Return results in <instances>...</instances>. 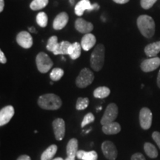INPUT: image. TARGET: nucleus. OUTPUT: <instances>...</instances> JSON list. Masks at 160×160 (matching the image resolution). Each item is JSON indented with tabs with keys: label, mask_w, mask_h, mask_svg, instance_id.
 <instances>
[{
	"label": "nucleus",
	"mask_w": 160,
	"mask_h": 160,
	"mask_svg": "<svg viewBox=\"0 0 160 160\" xmlns=\"http://www.w3.org/2000/svg\"><path fill=\"white\" fill-rule=\"evenodd\" d=\"M39 107L47 111H57L62 105L61 98L54 93H45L41 95L37 101Z\"/></svg>",
	"instance_id": "f257e3e1"
},
{
	"label": "nucleus",
	"mask_w": 160,
	"mask_h": 160,
	"mask_svg": "<svg viewBox=\"0 0 160 160\" xmlns=\"http://www.w3.org/2000/svg\"><path fill=\"white\" fill-rule=\"evenodd\" d=\"M137 27L139 31L146 38L153 37L155 33V22L148 15H141L137 19Z\"/></svg>",
	"instance_id": "f03ea898"
},
{
	"label": "nucleus",
	"mask_w": 160,
	"mask_h": 160,
	"mask_svg": "<svg viewBox=\"0 0 160 160\" xmlns=\"http://www.w3.org/2000/svg\"><path fill=\"white\" fill-rule=\"evenodd\" d=\"M91 67L95 71H99L105 63V46L99 44L95 47L91 56Z\"/></svg>",
	"instance_id": "7ed1b4c3"
},
{
	"label": "nucleus",
	"mask_w": 160,
	"mask_h": 160,
	"mask_svg": "<svg viewBox=\"0 0 160 160\" xmlns=\"http://www.w3.org/2000/svg\"><path fill=\"white\" fill-rule=\"evenodd\" d=\"M36 64L38 71L42 73H46L51 71L53 65V62L47 53L40 52L36 58Z\"/></svg>",
	"instance_id": "20e7f679"
},
{
	"label": "nucleus",
	"mask_w": 160,
	"mask_h": 160,
	"mask_svg": "<svg viewBox=\"0 0 160 160\" xmlns=\"http://www.w3.org/2000/svg\"><path fill=\"white\" fill-rule=\"evenodd\" d=\"M93 79H94V74L93 72L85 68L80 71L79 74L76 79V85L79 88H85L91 85Z\"/></svg>",
	"instance_id": "39448f33"
},
{
	"label": "nucleus",
	"mask_w": 160,
	"mask_h": 160,
	"mask_svg": "<svg viewBox=\"0 0 160 160\" xmlns=\"http://www.w3.org/2000/svg\"><path fill=\"white\" fill-rule=\"evenodd\" d=\"M118 113H119L118 106L115 103H110L106 108L105 113L100 120L101 125H105L115 122L118 117Z\"/></svg>",
	"instance_id": "423d86ee"
},
{
	"label": "nucleus",
	"mask_w": 160,
	"mask_h": 160,
	"mask_svg": "<svg viewBox=\"0 0 160 160\" xmlns=\"http://www.w3.org/2000/svg\"><path fill=\"white\" fill-rule=\"evenodd\" d=\"M139 124L143 130H148L151 127L153 114L148 108H142L139 111Z\"/></svg>",
	"instance_id": "0eeeda50"
},
{
	"label": "nucleus",
	"mask_w": 160,
	"mask_h": 160,
	"mask_svg": "<svg viewBox=\"0 0 160 160\" xmlns=\"http://www.w3.org/2000/svg\"><path fill=\"white\" fill-rule=\"evenodd\" d=\"M102 151L106 159L116 160L118 156V151L114 143L109 140H106L102 144Z\"/></svg>",
	"instance_id": "6e6552de"
},
{
	"label": "nucleus",
	"mask_w": 160,
	"mask_h": 160,
	"mask_svg": "<svg viewBox=\"0 0 160 160\" xmlns=\"http://www.w3.org/2000/svg\"><path fill=\"white\" fill-rule=\"evenodd\" d=\"M55 139L62 141L65 135V122L62 118H57L52 122Z\"/></svg>",
	"instance_id": "1a4fd4ad"
},
{
	"label": "nucleus",
	"mask_w": 160,
	"mask_h": 160,
	"mask_svg": "<svg viewBox=\"0 0 160 160\" xmlns=\"http://www.w3.org/2000/svg\"><path fill=\"white\" fill-rule=\"evenodd\" d=\"M17 42L25 49H29L33 46V37L27 31H21L17 36Z\"/></svg>",
	"instance_id": "9d476101"
},
{
	"label": "nucleus",
	"mask_w": 160,
	"mask_h": 160,
	"mask_svg": "<svg viewBox=\"0 0 160 160\" xmlns=\"http://www.w3.org/2000/svg\"><path fill=\"white\" fill-rule=\"evenodd\" d=\"M160 66V58L151 57L150 59H145L140 65L142 71L145 73H148L157 70Z\"/></svg>",
	"instance_id": "9b49d317"
},
{
	"label": "nucleus",
	"mask_w": 160,
	"mask_h": 160,
	"mask_svg": "<svg viewBox=\"0 0 160 160\" xmlns=\"http://www.w3.org/2000/svg\"><path fill=\"white\" fill-rule=\"evenodd\" d=\"M15 114L14 108L12 105H7L0 111V126L7 125Z\"/></svg>",
	"instance_id": "f8f14e48"
},
{
	"label": "nucleus",
	"mask_w": 160,
	"mask_h": 160,
	"mask_svg": "<svg viewBox=\"0 0 160 160\" xmlns=\"http://www.w3.org/2000/svg\"><path fill=\"white\" fill-rule=\"evenodd\" d=\"M75 28L79 33L86 34V33H91L93 31V25L90 22L86 21L82 18L79 17L75 22Z\"/></svg>",
	"instance_id": "ddd939ff"
},
{
	"label": "nucleus",
	"mask_w": 160,
	"mask_h": 160,
	"mask_svg": "<svg viewBox=\"0 0 160 160\" xmlns=\"http://www.w3.org/2000/svg\"><path fill=\"white\" fill-rule=\"evenodd\" d=\"M69 17L66 12H62L59 13L57 17H55L53 22V28L55 30H62L65 27L68 22Z\"/></svg>",
	"instance_id": "4468645a"
},
{
	"label": "nucleus",
	"mask_w": 160,
	"mask_h": 160,
	"mask_svg": "<svg viewBox=\"0 0 160 160\" xmlns=\"http://www.w3.org/2000/svg\"><path fill=\"white\" fill-rule=\"evenodd\" d=\"M93 10H94L93 5H91L89 0H81L75 5L74 8L75 13L78 17H82L85 11H91Z\"/></svg>",
	"instance_id": "2eb2a0df"
},
{
	"label": "nucleus",
	"mask_w": 160,
	"mask_h": 160,
	"mask_svg": "<svg viewBox=\"0 0 160 160\" xmlns=\"http://www.w3.org/2000/svg\"><path fill=\"white\" fill-rule=\"evenodd\" d=\"M96 42H97V39H96V37L93 33H86L82 38L81 46L84 51H88L95 45Z\"/></svg>",
	"instance_id": "dca6fc26"
},
{
	"label": "nucleus",
	"mask_w": 160,
	"mask_h": 160,
	"mask_svg": "<svg viewBox=\"0 0 160 160\" xmlns=\"http://www.w3.org/2000/svg\"><path fill=\"white\" fill-rule=\"evenodd\" d=\"M79 148V143L78 140L76 138H72L69 140V142L66 146V153H67V157L71 158V159H75L77 157V152Z\"/></svg>",
	"instance_id": "f3484780"
},
{
	"label": "nucleus",
	"mask_w": 160,
	"mask_h": 160,
	"mask_svg": "<svg viewBox=\"0 0 160 160\" xmlns=\"http://www.w3.org/2000/svg\"><path fill=\"white\" fill-rule=\"evenodd\" d=\"M102 131L105 134L107 135H114L119 133L121 131V125L117 122L109 123L108 125H102Z\"/></svg>",
	"instance_id": "a211bd4d"
},
{
	"label": "nucleus",
	"mask_w": 160,
	"mask_h": 160,
	"mask_svg": "<svg viewBox=\"0 0 160 160\" xmlns=\"http://www.w3.org/2000/svg\"><path fill=\"white\" fill-rule=\"evenodd\" d=\"M160 52V41L155 42L148 45L145 48V53L148 57H156Z\"/></svg>",
	"instance_id": "6ab92c4d"
},
{
	"label": "nucleus",
	"mask_w": 160,
	"mask_h": 160,
	"mask_svg": "<svg viewBox=\"0 0 160 160\" xmlns=\"http://www.w3.org/2000/svg\"><path fill=\"white\" fill-rule=\"evenodd\" d=\"M58 151V147L57 145H50L47 149L43 151L40 157V160H53V158Z\"/></svg>",
	"instance_id": "aec40b11"
},
{
	"label": "nucleus",
	"mask_w": 160,
	"mask_h": 160,
	"mask_svg": "<svg viewBox=\"0 0 160 160\" xmlns=\"http://www.w3.org/2000/svg\"><path fill=\"white\" fill-rule=\"evenodd\" d=\"M77 157L82 160H97L98 154L95 151H85L82 150H79L77 152Z\"/></svg>",
	"instance_id": "412c9836"
},
{
	"label": "nucleus",
	"mask_w": 160,
	"mask_h": 160,
	"mask_svg": "<svg viewBox=\"0 0 160 160\" xmlns=\"http://www.w3.org/2000/svg\"><path fill=\"white\" fill-rule=\"evenodd\" d=\"M82 48L81 44H79V42H76L71 44L68 52V55L70 56V57L71 58V59L76 60L79 57H80V56H81Z\"/></svg>",
	"instance_id": "4be33fe9"
},
{
	"label": "nucleus",
	"mask_w": 160,
	"mask_h": 160,
	"mask_svg": "<svg viewBox=\"0 0 160 160\" xmlns=\"http://www.w3.org/2000/svg\"><path fill=\"white\" fill-rule=\"evenodd\" d=\"M71 43L68 41H62V42L59 43V45L53 52L54 55H68V52L70 47H71Z\"/></svg>",
	"instance_id": "5701e85b"
},
{
	"label": "nucleus",
	"mask_w": 160,
	"mask_h": 160,
	"mask_svg": "<svg viewBox=\"0 0 160 160\" xmlns=\"http://www.w3.org/2000/svg\"><path fill=\"white\" fill-rule=\"evenodd\" d=\"M111 93V90L105 86L98 87L93 91V97L97 99H105Z\"/></svg>",
	"instance_id": "b1692460"
},
{
	"label": "nucleus",
	"mask_w": 160,
	"mask_h": 160,
	"mask_svg": "<svg viewBox=\"0 0 160 160\" xmlns=\"http://www.w3.org/2000/svg\"><path fill=\"white\" fill-rule=\"evenodd\" d=\"M144 151H145L148 157L151 158V159H155L159 155L157 148L153 144L150 142L145 143V145H144Z\"/></svg>",
	"instance_id": "393cba45"
},
{
	"label": "nucleus",
	"mask_w": 160,
	"mask_h": 160,
	"mask_svg": "<svg viewBox=\"0 0 160 160\" xmlns=\"http://www.w3.org/2000/svg\"><path fill=\"white\" fill-rule=\"evenodd\" d=\"M49 0H33L31 2L30 8L33 11H39L45 8L48 4Z\"/></svg>",
	"instance_id": "a878e982"
},
{
	"label": "nucleus",
	"mask_w": 160,
	"mask_h": 160,
	"mask_svg": "<svg viewBox=\"0 0 160 160\" xmlns=\"http://www.w3.org/2000/svg\"><path fill=\"white\" fill-rule=\"evenodd\" d=\"M59 45V42H58V37L57 36H52L48 39V41L47 45H46V48L48 51H51L52 53L55 51Z\"/></svg>",
	"instance_id": "bb28decb"
},
{
	"label": "nucleus",
	"mask_w": 160,
	"mask_h": 160,
	"mask_svg": "<svg viewBox=\"0 0 160 160\" xmlns=\"http://www.w3.org/2000/svg\"><path fill=\"white\" fill-rule=\"evenodd\" d=\"M64 75V71L59 68H56L52 70L51 73H50V78L52 81L57 82L62 79Z\"/></svg>",
	"instance_id": "cd10ccee"
},
{
	"label": "nucleus",
	"mask_w": 160,
	"mask_h": 160,
	"mask_svg": "<svg viewBox=\"0 0 160 160\" xmlns=\"http://www.w3.org/2000/svg\"><path fill=\"white\" fill-rule=\"evenodd\" d=\"M89 105V99L85 97H79L77 99V103H76V109L78 111H82L88 107Z\"/></svg>",
	"instance_id": "c85d7f7f"
},
{
	"label": "nucleus",
	"mask_w": 160,
	"mask_h": 160,
	"mask_svg": "<svg viewBox=\"0 0 160 160\" xmlns=\"http://www.w3.org/2000/svg\"><path fill=\"white\" fill-rule=\"evenodd\" d=\"M48 18L45 12H40L37 16V22L41 28H45L48 25Z\"/></svg>",
	"instance_id": "c756f323"
},
{
	"label": "nucleus",
	"mask_w": 160,
	"mask_h": 160,
	"mask_svg": "<svg viewBox=\"0 0 160 160\" xmlns=\"http://www.w3.org/2000/svg\"><path fill=\"white\" fill-rule=\"evenodd\" d=\"M94 120H95L94 115H93L92 113H88L83 118L82 122L81 123V127L84 128L85 126L88 125V124L93 122Z\"/></svg>",
	"instance_id": "7c9ffc66"
},
{
	"label": "nucleus",
	"mask_w": 160,
	"mask_h": 160,
	"mask_svg": "<svg viewBox=\"0 0 160 160\" xmlns=\"http://www.w3.org/2000/svg\"><path fill=\"white\" fill-rule=\"evenodd\" d=\"M157 0H141L140 5L143 9L148 10L153 7V5L157 2Z\"/></svg>",
	"instance_id": "2f4dec72"
},
{
	"label": "nucleus",
	"mask_w": 160,
	"mask_h": 160,
	"mask_svg": "<svg viewBox=\"0 0 160 160\" xmlns=\"http://www.w3.org/2000/svg\"><path fill=\"white\" fill-rule=\"evenodd\" d=\"M152 138L154 140V142L157 143V145L159 148L160 149V132L154 131L152 133Z\"/></svg>",
	"instance_id": "473e14b6"
},
{
	"label": "nucleus",
	"mask_w": 160,
	"mask_h": 160,
	"mask_svg": "<svg viewBox=\"0 0 160 160\" xmlns=\"http://www.w3.org/2000/svg\"><path fill=\"white\" fill-rule=\"evenodd\" d=\"M131 160H146V159L141 153H135L131 156Z\"/></svg>",
	"instance_id": "72a5a7b5"
},
{
	"label": "nucleus",
	"mask_w": 160,
	"mask_h": 160,
	"mask_svg": "<svg viewBox=\"0 0 160 160\" xmlns=\"http://www.w3.org/2000/svg\"><path fill=\"white\" fill-rule=\"evenodd\" d=\"M0 62L2 64H5L7 62V58L2 51H0Z\"/></svg>",
	"instance_id": "f704fd0d"
},
{
	"label": "nucleus",
	"mask_w": 160,
	"mask_h": 160,
	"mask_svg": "<svg viewBox=\"0 0 160 160\" xmlns=\"http://www.w3.org/2000/svg\"><path fill=\"white\" fill-rule=\"evenodd\" d=\"M17 160H31V159L28 155L24 154V155H21L20 157H18Z\"/></svg>",
	"instance_id": "c9c22d12"
},
{
	"label": "nucleus",
	"mask_w": 160,
	"mask_h": 160,
	"mask_svg": "<svg viewBox=\"0 0 160 160\" xmlns=\"http://www.w3.org/2000/svg\"><path fill=\"white\" fill-rule=\"evenodd\" d=\"M113 1L117 4H121V5H122V4L128 3L130 0H113Z\"/></svg>",
	"instance_id": "e433bc0d"
},
{
	"label": "nucleus",
	"mask_w": 160,
	"mask_h": 160,
	"mask_svg": "<svg viewBox=\"0 0 160 160\" xmlns=\"http://www.w3.org/2000/svg\"><path fill=\"white\" fill-rule=\"evenodd\" d=\"M5 7V1L4 0H0V12H2Z\"/></svg>",
	"instance_id": "4c0bfd02"
},
{
	"label": "nucleus",
	"mask_w": 160,
	"mask_h": 160,
	"mask_svg": "<svg viewBox=\"0 0 160 160\" xmlns=\"http://www.w3.org/2000/svg\"><path fill=\"white\" fill-rule=\"evenodd\" d=\"M157 82V85H158V87H159V88H160V70H159V73H158Z\"/></svg>",
	"instance_id": "58836bf2"
},
{
	"label": "nucleus",
	"mask_w": 160,
	"mask_h": 160,
	"mask_svg": "<svg viewBox=\"0 0 160 160\" xmlns=\"http://www.w3.org/2000/svg\"><path fill=\"white\" fill-rule=\"evenodd\" d=\"M29 31L30 32H31V33H37V31H36V28L34 27H30Z\"/></svg>",
	"instance_id": "ea45409f"
},
{
	"label": "nucleus",
	"mask_w": 160,
	"mask_h": 160,
	"mask_svg": "<svg viewBox=\"0 0 160 160\" xmlns=\"http://www.w3.org/2000/svg\"><path fill=\"white\" fill-rule=\"evenodd\" d=\"M53 160H65V159H63L62 158H61V157H57V158H55V159H53Z\"/></svg>",
	"instance_id": "a19ab883"
},
{
	"label": "nucleus",
	"mask_w": 160,
	"mask_h": 160,
	"mask_svg": "<svg viewBox=\"0 0 160 160\" xmlns=\"http://www.w3.org/2000/svg\"><path fill=\"white\" fill-rule=\"evenodd\" d=\"M65 160H75V159H71V158H69V157H67Z\"/></svg>",
	"instance_id": "79ce46f5"
},
{
	"label": "nucleus",
	"mask_w": 160,
	"mask_h": 160,
	"mask_svg": "<svg viewBox=\"0 0 160 160\" xmlns=\"http://www.w3.org/2000/svg\"><path fill=\"white\" fill-rule=\"evenodd\" d=\"M70 1H71V4L73 3V0H70Z\"/></svg>",
	"instance_id": "37998d69"
}]
</instances>
